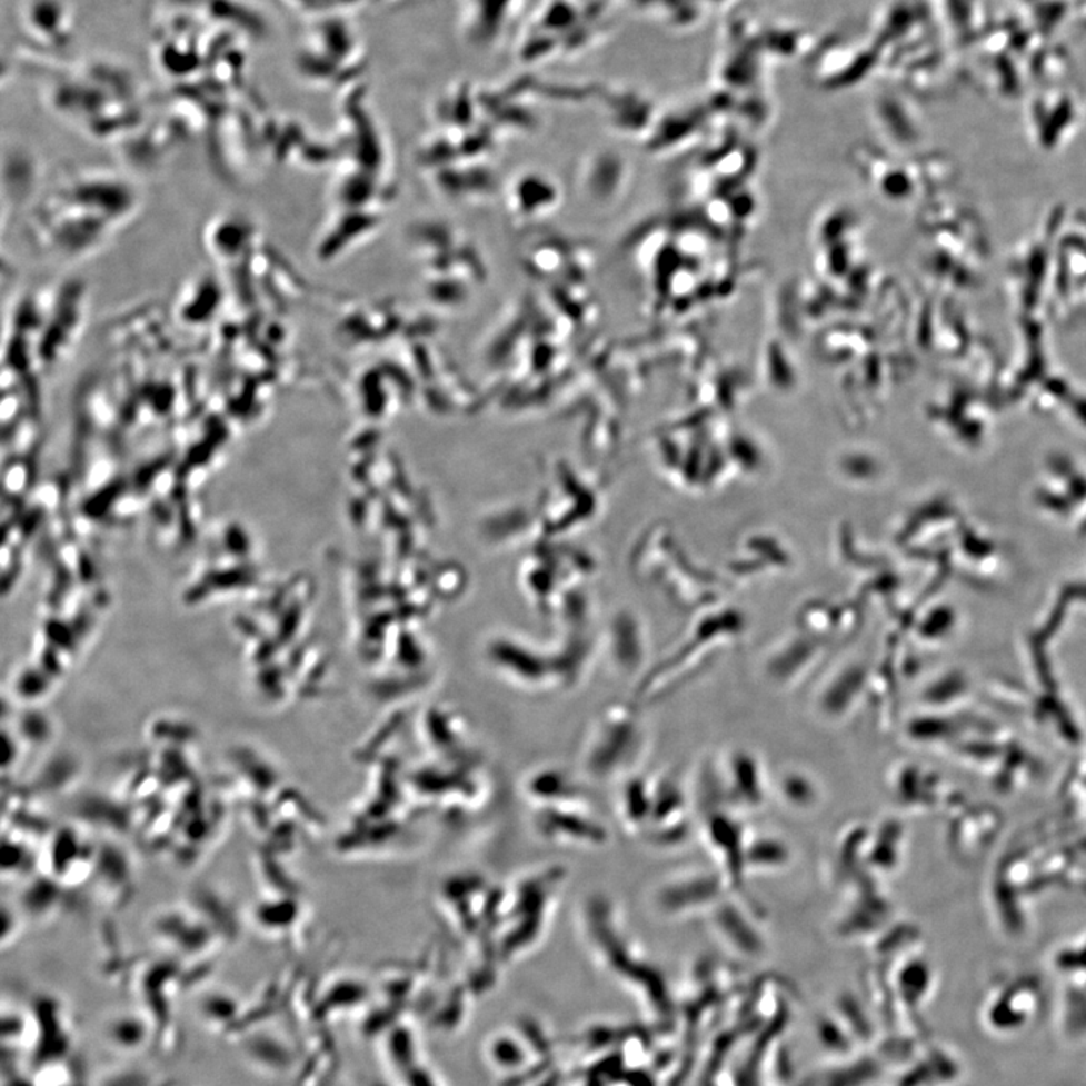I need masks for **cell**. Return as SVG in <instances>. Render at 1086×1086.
<instances>
[{
    "label": "cell",
    "mask_w": 1086,
    "mask_h": 1086,
    "mask_svg": "<svg viewBox=\"0 0 1086 1086\" xmlns=\"http://www.w3.org/2000/svg\"><path fill=\"white\" fill-rule=\"evenodd\" d=\"M726 887L728 883L718 870L691 868L666 878L655 894V907L667 919L711 911L725 899Z\"/></svg>",
    "instance_id": "6da1fadb"
},
{
    "label": "cell",
    "mask_w": 1086,
    "mask_h": 1086,
    "mask_svg": "<svg viewBox=\"0 0 1086 1086\" xmlns=\"http://www.w3.org/2000/svg\"><path fill=\"white\" fill-rule=\"evenodd\" d=\"M711 911L713 928L717 929L718 934L726 940H729V944H738L741 948L759 946V933L756 931L750 915L747 916L744 913L741 904L726 903L723 899Z\"/></svg>",
    "instance_id": "3957f363"
},
{
    "label": "cell",
    "mask_w": 1086,
    "mask_h": 1086,
    "mask_svg": "<svg viewBox=\"0 0 1086 1086\" xmlns=\"http://www.w3.org/2000/svg\"><path fill=\"white\" fill-rule=\"evenodd\" d=\"M780 801L796 813H809L821 803V786L806 771H784L777 780Z\"/></svg>",
    "instance_id": "277c9868"
},
{
    "label": "cell",
    "mask_w": 1086,
    "mask_h": 1086,
    "mask_svg": "<svg viewBox=\"0 0 1086 1086\" xmlns=\"http://www.w3.org/2000/svg\"><path fill=\"white\" fill-rule=\"evenodd\" d=\"M789 860H791V851L784 840L776 836H759V838L747 836L746 851H744L746 873H755V870L773 873L786 868Z\"/></svg>",
    "instance_id": "5b68a950"
},
{
    "label": "cell",
    "mask_w": 1086,
    "mask_h": 1086,
    "mask_svg": "<svg viewBox=\"0 0 1086 1086\" xmlns=\"http://www.w3.org/2000/svg\"><path fill=\"white\" fill-rule=\"evenodd\" d=\"M723 786L730 801L737 806L758 807L767 796V781L760 763L755 756L734 751L726 758L723 768Z\"/></svg>",
    "instance_id": "7a4b0ae2"
}]
</instances>
